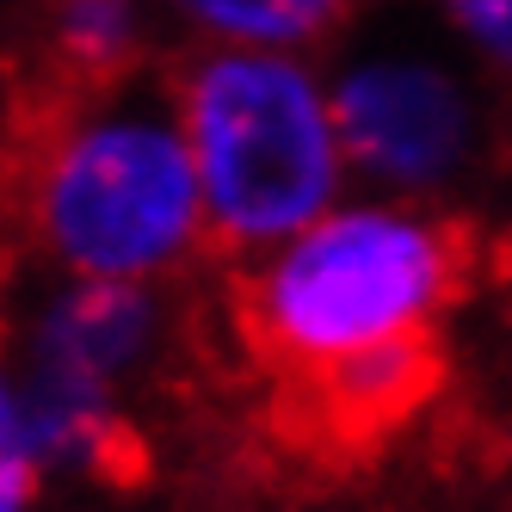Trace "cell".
<instances>
[{
  "mask_svg": "<svg viewBox=\"0 0 512 512\" xmlns=\"http://www.w3.org/2000/svg\"><path fill=\"white\" fill-rule=\"evenodd\" d=\"M457 290V241L408 198H340L309 229L260 253L247 321L309 395L408 346H432V321Z\"/></svg>",
  "mask_w": 512,
  "mask_h": 512,
  "instance_id": "cell-1",
  "label": "cell"
},
{
  "mask_svg": "<svg viewBox=\"0 0 512 512\" xmlns=\"http://www.w3.org/2000/svg\"><path fill=\"white\" fill-rule=\"evenodd\" d=\"M31 235L75 278L155 284L210 235L179 99L99 81L44 130L25 167Z\"/></svg>",
  "mask_w": 512,
  "mask_h": 512,
  "instance_id": "cell-2",
  "label": "cell"
},
{
  "mask_svg": "<svg viewBox=\"0 0 512 512\" xmlns=\"http://www.w3.org/2000/svg\"><path fill=\"white\" fill-rule=\"evenodd\" d=\"M173 99L198 161L210 235L229 247L266 253L346 198L352 161L334 87L309 56L204 44Z\"/></svg>",
  "mask_w": 512,
  "mask_h": 512,
  "instance_id": "cell-3",
  "label": "cell"
},
{
  "mask_svg": "<svg viewBox=\"0 0 512 512\" xmlns=\"http://www.w3.org/2000/svg\"><path fill=\"white\" fill-rule=\"evenodd\" d=\"M155 340H161V303L149 284L130 278L62 272V284L31 309L13 371L50 475L56 469L93 475L118 463L124 451L118 401L142 364L155 358Z\"/></svg>",
  "mask_w": 512,
  "mask_h": 512,
  "instance_id": "cell-4",
  "label": "cell"
},
{
  "mask_svg": "<svg viewBox=\"0 0 512 512\" xmlns=\"http://www.w3.org/2000/svg\"><path fill=\"white\" fill-rule=\"evenodd\" d=\"M327 87L352 173H364L383 198H438L482 161L488 105L475 87V62L457 44H352L327 68Z\"/></svg>",
  "mask_w": 512,
  "mask_h": 512,
  "instance_id": "cell-5",
  "label": "cell"
},
{
  "mask_svg": "<svg viewBox=\"0 0 512 512\" xmlns=\"http://www.w3.org/2000/svg\"><path fill=\"white\" fill-rule=\"evenodd\" d=\"M358 0H173L204 44L223 50H297L309 56L346 25Z\"/></svg>",
  "mask_w": 512,
  "mask_h": 512,
  "instance_id": "cell-6",
  "label": "cell"
},
{
  "mask_svg": "<svg viewBox=\"0 0 512 512\" xmlns=\"http://www.w3.org/2000/svg\"><path fill=\"white\" fill-rule=\"evenodd\" d=\"M136 0H56V44L93 81H112L136 50Z\"/></svg>",
  "mask_w": 512,
  "mask_h": 512,
  "instance_id": "cell-7",
  "label": "cell"
},
{
  "mask_svg": "<svg viewBox=\"0 0 512 512\" xmlns=\"http://www.w3.org/2000/svg\"><path fill=\"white\" fill-rule=\"evenodd\" d=\"M44 451H38V432H31L25 414V389L19 371L0 364V512H31L44 488Z\"/></svg>",
  "mask_w": 512,
  "mask_h": 512,
  "instance_id": "cell-8",
  "label": "cell"
},
{
  "mask_svg": "<svg viewBox=\"0 0 512 512\" xmlns=\"http://www.w3.org/2000/svg\"><path fill=\"white\" fill-rule=\"evenodd\" d=\"M426 7L475 68L512 81V0H426Z\"/></svg>",
  "mask_w": 512,
  "mask_h": 512,
  "instance_id": "cell-9",
  "label": "cell"
},
{
  "mask_svg": "<svg viewBox=\"0 0 512 512\" xmlns=\"http://www.w3.org/2000/svg\"><path fill=\"white\" fill-rule=\"evenodd\" d=\"M506 303H512V235H506Z\"/></svg>",
  "mask_w": 512,
  "mask_h": 512,
  "instance_id": "cell-10",
  "label": "cell"
}]
</instances>
